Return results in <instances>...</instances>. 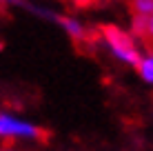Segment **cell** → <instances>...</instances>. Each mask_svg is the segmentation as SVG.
<instances>
[{
    "mask_svg": "<svg viewBox=\"0 0 153 151\" xmlns=\"http://www.w3.org/2000/svg\"><path fill=\"white\" fill-rule=\"evenodd\" d=\"M102 40H104V45L109 47V51L115 56V60L124 62V65L135 67L138 60L142 58L135 38L129 31L115 27V25H104L102 27Z\"/></svg>",
    "mask_w": 153,
    "mask_h": 151,
    "instance_id": "cell-1",
    "label": "cell"
},
{
    "mask_svg": "<svg viewBox=\"0 0 153 151\" xmlns=\"http://www.w3.org/2000/svg\"><path fill=\"white\" fill-rule=\"evenodd\" d=\"M0 138H42V129L27 120L13 118L9 113H0Z\"/></svg>",
    "mask_w": 153,
    "mask_h": 151,
    "instance_id": "cell-2",
    "label": "cell"
},
{
    "mask_svg": "<svg viewBox=\"0 0 153 151\" xmlns=\"http://www.w3.org/2000/svg\"><path fill=\"white\" fill-rule=\"evenodd\" d=\"M135 69H138V76L146 85H153V54L142 56L138 60V65H135Z\"/></svg>",
    "mask_w": 153,
    "mask_h": 151,
    "instance_id": "cell-3",
    "label": "cell"
},
{
    "mask_svg": "<svg viewBox=\"0 0 153 151\" xmlns=\"http://www.w3.org/2000/svg\"><path fill=\"white\" fill-rule=\"evenodd\" d=\"M58 22L62 25V29H65L73 40H82V38H84V27H82L80 22H78L76 18H67V16H60V18H58Z\"/></svg>",
    "mask_w": 153,
    "mask_h": 151,
    "instance_id": "cell-4",
    "label": "cell"
},
{
    "mask_svg": "<svg viewBox=\"0 0 153 151\" xmlns=\"http://www.w3.org/2000/svg\"><path fill=\"white\" fill-rule=\"evenodd\" d=\"M133 31L142 38L153 40V16L149 18H133Z\"/></svg>",
    "mask_w": 153,
    "mask_h": 151,
    "instance_id": "cell-5",
    "label": "cell"
},
{
    "mask_svg": "<svg viewBox=\"0 0 153 151\" xmlns=\"http://www.w3.org/2000/svg\"><path fill=\"white\" fill-rule=\"evenodd\" d=\"M131 9H133V18H149L153 16V0H133Z\"/></svg>",
    "mask_w": 153,
    "mask_h": 151,
    "instance_id": "cell-6",
    "label": "cell"
},
{
    "mask_svg": "<svg viewBox=\"0 0 153 151\" xmlns=\"http://www.w3.org/2000/svg\"><path fill=\"white\" fill-rule=\"evenodd\" d=\"M80 2H89V0H80Z\"/></svg>",
    "mask_w": 153,
    "mask_h": 151,
    "instance_id": "cell-7",
    "label": "cell"
}]
</instances>
